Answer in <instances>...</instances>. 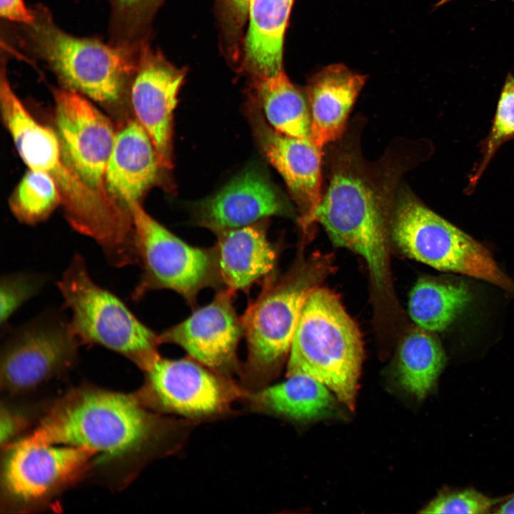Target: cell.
<instances>
[{
  "instance_id": "obj_29",
  "label": "cell",
  "mask_w": 514,
  "mask_h": 514,
  "mask_svg": "<svg viewBox=\"0 0 514 514\" xmlns=\"http://www.w3.org/2000/svg\"><path fill=\"white\" fill-rule=\"evenodd\" d=\"M507 498H491L471 488H445L419 513L483 514L492 513L496 504Z\"/></svg>"
},
{
  "instance_id": "obj_35",
  "label": "cell",
  "mask_w": 514,
  "mask_h": 514,
  "mask_svg": "<svg viewBox=\"0 0 514 514\" xmlns=\"http://www.w3.org/2000/svg\"><path fill=\"white\" fill-rule=\"evenodd\" d=\"M453 1H454V0H440V1L435 4V6H436V7H439V6H443V5L445 4H448V2ZM491 1H495V0H491ZM510 1L514 2V0H510Z\"/></svg>"
},
{
  "instance_id": "obj_22",
  "label": "cell",
  "mask_w": 514,
  "mask_h": 514,
  "mask_svg": "<svg viewBox=\"0 0 514 514\" xmlns=\"http://www.w3.org/2000/svg\"><path fill=\"white\" fill-rule=\"evenodd\" d=\"M293 0H253L246 39V60L258 78L282 71L283 43Z\"/></svg>"
},
{
  "instance_id": "obj_12",
  "label": "cell",
  "mask_w": 514,
  "mask_h": 514,
  "mask_svg": "<svg viewBox=\"0 0 514 514\" xmlns=\"http://www.w3.org/2000/svg\"><path fill=\"white\" fill-rule=\"evenodd\" d=\"M81 345L69 321L51 311L12 331L1 349V391L21 396L61 377L76 365Z\"/></svg>"
},
{
  "instance_id": "obj_1",
  "label": "cell",
  "mask_w": 514,
  "mask_h": 514,
  "mask_svg": "<svg viewBox=\"0 0 514 514\" xmlns=\"http://www.w3.org/2000/svg\"><path fill=\"white\" fill-rule=\"evenodd\" d=\"M195 425L149 409L135 393L83 385L53 403L25 438L92 450L91 477L121 488L149 463L178 452Z\"/></svg>"
},
{
  "instance_id": "obj_16",
  "label": "cell",
  "mask_w": 514,
  "mask_h": 514,
  "mask_svg": "<svg viewBox=\"0 0 514 514\" xmlns=\"http://www.w3.org/2000/svg\"><path fill=\"white\" fill-rule=\"evenodd\" d=\"M251 114L259 146L289 188L301 210L299 222L306 230L314 223V216L323 197L322 149L310 137H293L275 130L258 110Z\"/></svg>"
},
{
  "instance_id": "obj_15",
  "label": "cell",
  "mask_w": 514,
  "mask_h": 514,
  "mask_svg": "<svg viewBox=\"0 0 514 514\" xmlns=\"http://www.w3.org/2000/svg\"><path fill=\"white\" fill-rule=\"evenodd\" d=\"M185 75L148 43L141 48L130 86L131 104L164 168L172 166L173 115Z\"/></svg>"
},
{
  "instance_id": "obj_2",
  "label": "cell",
  "mask_w": 514,
  "mask_h": 514,
  "mask_svg": "<svg viewBox=\"0 0 514 514\" xmlns=\"http://www.w3.org/2000/svg\"><path fill=\"white\" fill-rule=\"evenodd\" d=\"M1 60V115L19 156L29 169L44 172L54 179L70 225L94 240L109 263H125L135 250L130 211L90 188L69 168L58 136L27 111L10 85L6 59Z\"/></svg>"
},
{
  "instance_id": "obj_8",
  "label": "cell",
  "mask_w": 514,
  "mask_h": 514,
  "mask_svg": "<svg viewBox=\"0 0 514 514\" xmlns=\"http://www.w3.org/2000/svg\"><path fill=\"white\" fill-rule=\"evenodd\" d=\"M391 235L410 258L439 271L487 281L514 296V281L486 247L411 194H403L397 202Z\"/></svg>"
},
{
  "instance_id": "obj_33",
  "label": "cell",
  "mask_w": 514,
  "mask_h": 514,
  "mask_svg": "<svg viewBox=\"0 0 514 514\" xmlns=\"http://www.w3.org/2000/svg\"><path fill=\"white\" fill-rule=\"evenodd\" d=\"M0 16L16 24L27 25L34 21L31 9L26 7L24 0H0Z\"/></svg>"
},
{
  "instance_id": "obj_9",
  "label": "cell",
  "mask_w": 514,
  "mask_h": 514,
  "mask_svg": "<svg viewBox=\"0 0 514 514\" xmlns=\"http://www.w3.org/2000/svg\"><path fill=\"white\" fill-rule=\"evenodd\" d=\"M1 503L6 511L44 508L91 477L96 453L82 446L39 444L25 437L4 447Z\"/></svg>"
},
{
  "instance_id": "obj_20",
  "label": "cell",
  "mask_w": 514,
  "mask_h": 514,
  "mask_svg": "<svg viewBox=\"0 0 514 514\" xmlns=\"http://www.w3.org/2000/svg\"><path fill=\"white\" fill-rule=\"evenodd\" d=\"M365 82V76L341 64L329 65L311 79L307 89L309 137L317 147L323 149L341 136Z\"/></svg>"
},
{
  "instance_id": "obj_10",
  "label": "cell",
  "mask_w": 514,
  "mask_h": 514,
  "mask_svg": "<svg viewBox=\"0 0 514 514\" xmlns=\"http://www.w3.org/2000/svg\"><path fill=\"white\" fill-rule=\"evenodd\" d=\"M142 386L135 393L149 409L194 423L233 413L234 403L248 392L233 378L223 376L191 357L160 356L144 371Z\"/></svg>"
},
{
  "instance_id": "obj_23",
  "label": "cell",
  "mask_w": 514,
  "mask_h": 514,
  "mask_svg": "<svg viewBox=\"0 0 514 514\" xmlns=\"http://www.w3.org/2000/svg\"><path fill=\"white\" fill-rule=\"evenodd\" d=\"M472 297L470 287L462 280L423 278L410 293L408 312L419 328L441 332L468 306Z\"/></svg>"
},
{
  "instance_id": "obj_5",
  "label": "cell",
  "mask_w": 514,
  "mask_h": 514,
  "mask_svg": "<svg viewBox=\"0 0 514 514\" xmlns=\"http://www.w3.org/2000/svg\"><path fill=\"white\" fill-rule=\"evenodd\" d=\"M363 358L360 331L339 298L328 288L314 286L297 323L286 376L315 378L353 410Z\"/></svg>"
},
{
  "instance_id": "obj_26",
  "label": "cell",
  "mask_w": 514,
  "mask_h": 514,
  "mask_svg": "<svg viewBox=\"0 0 514 514\" xmlns=\"http://www.w3.org/2000/svg\"><path fill=\"white\" fill-rule=\"evenodd\" d=\"M111 6L109 43L138 52L148 41L152 17L162 0H108Z\"/></svg>"
},
{
  "instance_id": "obj_17",
  "label": "cell",
  "mask_w": 514,
  "mask_h": 514,
  "mask_svg": "<svg viewBox=\"0 0 514 514\" xmlns=\"http://www.w3.org/2000/svg\"><path fill=\"white\" fill-rule=\"evenodd\" d=\"M286 213L284 200L273 186L261 173L250 170L198 202L194 218L198 225L218 233Z\"/></svg>"
},
{
  "instance_id": "obj_34",
  "label": "cell",
  "mask_w": 514,
  "mask_h": 514,
  "mask_svg": "<svg viewBox=\"0 0 514 514\" xmlns=\"http://www.w3.org/2000/svg\"><path fill=\"white\" fill-rule=\"evenodd\" d=\"M492 513L510 514L514 513V493L508 496V498L502 502L497 507L495 506Z\"/></svg>"
},
{
  "instance_id": "obj_31",
  "label": "cell",
  "mask_w": 514,
  "mask_h": 514,
  "mask_svg": "<svg viewBox=\"0 0 514 514\" xmlns=\"http://www.w3.org/2000/svg\"><path fill=\"white\" fill-rule=\"evenodd\" d=\"M26 417L6 402L1 408V445L2 448L18 440L17 436L28 425Z\"/></svg>"
},
{
  "instance_id": "obj_11",
  "label": "cell",
  "mask_w": 514,
  "mask_h": 514,
  "mask_svg": "<svg viewBox=\"0 0 514 514\" xmlns=\"http://www.w3.org/2000/svg\"><path fill=\"white\" fill-rule=\"evenodd\" d=\"M129 210L143 270L133 299L153 290L169 289L194 305L200 291L221 284L213 248L186 243L151 217L139 202Z\"/></svg>"
},
{
  "instance_id": "obj_14",
  "label": "cell",
  "mask_w": 514,
  "mask_h": 514,
  "mask_svg": "<svg viewBox=\"0 0 514 514\" xmlns=\"http://www.w3.org/2000/svg\"><path fill=\"white\" fill-rule=\"evenodd\" d=\"M234 293L227 288L218 292L211 303L159 334L160 344H176L213 371L238 376L241 364L236 351L243 329L233 306Z\"/></svg>"
},
{
  "instance_id": "obj_28",
  "label": "cell",
  "mask_w": 514,
  "mask_h": 514,
  "mask_svg": "<svg viewBox=\"0 0 514 514\" xmlns=\"http://www.w3.org/2000/svg\"><path fill=\"white\" fill-rule=\"evenodd\" d=\"M512 138H514V76L509 73L502 87L490 132L481 143V161L470 177L469 189L475 187L498 148Z\"/></svg>"
},
{
  "instance_id": "obj_27",
  "label": "cell",
  "mask_w": 514,
  "mask_h": 514,
  "mask_svg": "<svg viewBox=\"0 0 514 514\" xmlns=\"http://www.w3.org/2000/svg\"><path fill=\"white\" fill-rule=\"evenodd\" d=\"M61 203L54 179L44 172L29 169L19 182L11 208L22 222L34 224L47 218Z\"/></svg>"
},
{
  "instance_id": "obj_7",
  "label": "cell",
  "mask_w": 514,
  "mask_h": 514,
  "mask_svg": "<svg viewBox=\"0 0 514 514\" xmlns=\"http://www.w3.org/2000/svg\"><path fill=\"white\" fill-rule=\"evenodd\" d=\"M314 274L305 268L280 280L272 274L241 317L248 354L238 382L248 392L269 386L289 354L303 306L315 286Z\"/></svg>"
},
{
  "instance_id": "obj_24",
  "label": "cell",
  "mask_w": 514,
  "mask_h": 514,
  "mask_svg": "<svg viewBox=\"0 0 514 514\" xmlns=\"http://www.w3.org/2000/svg\"><path fill=\"white\" fill-rule=\"evenodd\" d=\"M446 363L439 340L418 327L402 341L397 358L396 374L400 386L420 400L433 389Z\"/></svg>"
},
{
  "instance_id": "obj_13",
  "label": "cell",
  "mask_w": 514,
  "mask_h": 514,
  "mask_svg": "<svg viewBox=\"0 0 514 514\" xmlns=\"http://www.w3.org/2000/svg\"><path fill=\"white\" fill-rule=\"evenodd\" d=\"M54 96L57 136L64 161L87 186L113 200L105 186L116 136L113 124L78 91L65 88L55 90Z\"/></svg>"
},
{
  "instance_id": "obj_18",
  "label": "cell",
  "mask_w": 514,
  "mask_h": 514,
  "mask_svg": "<svg viewBox=\"0 0 514 514\" xmlns=\"http://www.w3.org/2000/svg\"><path fill=\"white\" fill-rule=\"evenodd\" d=\"M161 168L148 133L138 121H129L116 132L106 171V191L129 210L156 183Z\"/></svg>"
},
{
  "instance_id": "obj_19",
  "label": "cell",
  "mask_w": 514,
  "mask_h": 514,
  "mask_svg": "<svg viewBox=\"0 0 514 514\" xmlns=\"http://www.w3.org/2000/svg\"><path fill=\"white\" fill-rule=\"evenodd\" d=\"M213 248L221 284L236 292L248 291L273 274L277 261L275 246L261 223L216 233Z\"/></svg>"
},
{
  "instance_id": "obj_32",
  "label": "cell",
  "mask_w": 514,
  "mask_h": 514,
  "mask_svg": "<svg viewBox=\"0 0 514 514\" xmlns=\"http://www.w3.org/2000/svg\"><path fill=\"white\" fill-rule=\"evenodd\" d=\"M225 17L231 31L238 33L248 19L253 0H223Z\"/></svg>"
},
{
  "instance_id": "obj_6",
  "label": "cell",
  "mask_w": 514,
  "mask_h": 514,
  "mask_svg": "<svg viewBox=\"0 0 514 514\" xmlns=\"http://www.w3.org/2000/svg\"><path fill=\"white\" fill-rule=\"evenodd\" d=\"M57 286L71 313L70 325L81 345L103 346L143 371L161 356L158 335L121 298L91 278L80 254L73 257Z\"/></svg>"
},
{
  "instance_id": "obj_4",
  "label": "cell",
  "mask_w": 514,
  "mask_h": 514,
  "mask_svg": "<svg viewBox=\"0 0 514 514\" xmlns=\"http://www.w3.org/2000/svg\"><path fill=\"white\" fill-rule=\"evenodd\" d=\"M31 11L32 23L14 26L19 45L45 63L66 89L101 103L119 101L131 86L140 51L118 48L98 37L66 33L41 4Z\"/></svg>"
},
{
  "instance_id": "obj_3",
  "label": "cell",
  "mask_w": 514,
  "mask_h": 514,
  "mask_svg": "<svg viewBox=\"0 0 514 514\" xmlns=\"http://www.w3.org/2000/svg\"><path fill=\"white\" fill-rule=\"evenodd\" d=\"M330 181L314 216L337 246L366 261L373 281L381 288L388 273L386 217L392 200L390 179L351 151L336 153Z\"/></svg>"
},
{
  "instance_id": "obj_25",
  "label": "cell",
  "mask_w": 514,
  "mask_h": 514,
  "mask_svg": "<svg viewBox=\"0 0 514 514\" xmlns=\"http://www.w3.org/2000/svg\"><path fill=\"white\" fill-rule=\"evenodd\" d=\"M256 89L266 121L272 128L290 136L309 137L308 102L283 71L258 78Z\"/></svg>"
},
{
  "instance_id": "obj_21",
  "label": "cell",
  "mask_w": 514,
  "mask_h": 514,
  "mask_svg": "<svg viewBox=\"0 0 514 514\" xmlns=\"http://www.w3.org/2000/svg\"><path fill=\"white\" fill-rule=\"evenodd\" d=\"M250 392L242 400L249 411L307 421L325 415L335 404V397L323 383L305 375Z\"/></svg>"
},
{
  "instance_id": "obj_30",
  "label": "cell",
  "mask_w": 514,
  "mask_h": 514,
  "mask_svg": "<svg viewBox=\"0 0 514 514\" xmlns=\"http://www.w3.org/2000/svg\"><path fill=\"white\" fill-rule=\"evenodd\" d=\"M39 274L17 272L1 276L0 281V323L6 326L11 316L36 296L45 283Z\"/></svg>"
}]
</instances>
